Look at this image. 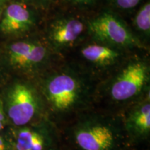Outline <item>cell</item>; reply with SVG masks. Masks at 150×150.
Here are the masks:
<instances>
[{
    "instance_id": "1",
    "label": "cell",
    "mask_w": 150,
    "mask_h": 150,
    "mask_svg": "<svg viewBox=\"0 0 150 150\" xmlns=\"http://www.w3.org/2000/svg\"><path fill=\"white\" fill-rule=\"evenodd\" d=\"M89 33L101 42L120 47H139L140 42L120 19L102 14L88 22Z\"/></svg>"
},
{
    "instance_id": "2",
    "label": "cell",
    "mask_w": 150,
    "mask_h": 150,
    "mask_svg": "<svg viewBox=\"0 0 150 150\" xmlns=\"http://www.w3.org/2000/svg\"><path fill=\"white\" fill-rule=\"evenodd\" d=\"M45 91L52 106L56 110L64 111L70 109L78 102L81 86L74 76L60 73L48 80Z\"/></svg>"
},
{
    "instance_id": "3",
    "label": "cell",
    "mask_w": 150,
    "mask_h": 150,
    "mask_svg": "<svg viewBox=\"0 0 150 150\" xmlns=\"http://www.w3.org/2000/svg\"><path fill=\"white\" fill-rule=\"evenodd\" d=\"M148 79V67L142 61L129 63L112 83L110 95L115 101H126L138 95Z\"/></svg>"
},
{
    "instance_id": "4",
    "label": "cell",
    "mask_w": 150,
    "mask_h": 150,
    "mask_svg": "<svg viewBox=\"0 0 150 150\" xmlns=\"http://www.w3.org/2000/svg\"><path fill=\"white\" fill-rule=\"evenodd\" d=\"M38 102L32 89L24 83H17L11 88L7 99V113L16 126H24L34 117Z\"/></svg>"
},
{
    "instance_id": "5",
    "label": "cell",
    "mask_w": 150,
    "mask_h": 150,
    "mask_svg": "<svg viewBox=\"0 0 150 150\" xmlns=\"http://www.w3.org/2000/svg\"><path fill=\"white\" fill-rule=\"evenodd\" d=\"M74 140L82 150H112L117 142V135L106 124L88 122L76 129Z\"/></svg>"
},
{
    "instance_id": "6",
    "label": "cell",
    "mask_w": 150,
    "mask_h": 150,
    "mask_svg": "<svg viewBox=\"0 0 150 150\" xmlns=\"http://www.w3.org/2000/svg\"><path fill=\"white\" fill-rule=\"evenodd\" d=\"M47 55V48L37 41H16L11 43L7 49L9 63L20 70L35 68L45 61Z\"/></svg>"
},
{
    "instance_id": "7",
    "label": "cell",
    "mask_w": 150,
    "mask_h": 150,
    "mask_svg": "<svg viewBox=\"0 0 150 150\" xmlns=\"http://www.w3.org/2000/svg\"><path fill=\"white\" fill-rule=\"evenodd\" d=\"M35 16L24 4L13 1L5 7L0 20V33L17 35L29 31L34 25Z\"/></svg>"
},
{
    "instance_id": "8",
    "label": "cell",
    "mask_w": 150,
    "mask_h": 150,
    "mask_svg": "<svg viewBox=\"0 0 150 150\" xmlns=\"http://www.w3.org/2000/svg\"><path fill=\"white\" fill-rule=\"evenodd\" d=\"M84 25L79 19L67 18L54 22L49 31V39L57 47H69L83 32Z\"/></svg>"
},
{
    "instance_id": "9",
    "label": "cell",
    "mask_w": 150,
    "mask_h": 150,
    "mask_svg": "<svg viewBox=\"0 0 150 150\" xmlns=\"http://www.w3.org/2000/svg\"><path fill=\"white\" fill-rule=\"evenodd\" d=\"M81 54L88 61L99 65L112 64L120 56V54L112 47L98 44L84 47L81 50Z\"/></svg>"
},
{
    "instance_id": "10",
    "label": "cell",
    "mask_w": 150,
    "mask_h": 150,
    "mask_svg": "<svg viewBox=\"0 0 150 150\" xmlns=\"http://www.w3.org/2000/svg\"><path fill=\"white\" fill-rule=\"evenodd\" d=\"M44 138L37 131L29 129H20L16 141V150H43Z\"/></svg>"
},
{
    "instance_id": "11",
    "label": "cell",
    "mask_w": 150,
    "mask_h": 150,
    "mask_svg": "<svg viewBox=\"0 0 150 150\" xmlns=\"http://www.w3.org/2000/svg\"><path fill=\"white\" fill-rule=\"evenodd\" d=\"M129 127L136 134L145 135L150 130V104L145 102L133 112L128 122Z\"/></svg>"
},
{
    "instance_id": "12",
    "label": "cell",
    "mask_w": 150,
    "mask_h": 150,
    "mask_svg": "<svg viewBox=\"0 0 150 150\" xmlns=\"http://www.w3.org/2000/svg\"><path fill=\"white\" fill-rule=\"evenodd\" d=\"M134 24L138 31L149 35L150 32V4L146 2L137 13L134 19Z\"/></svg>"
},
{
    "instance_id": "13",
    "label": "cell",
    "mask_w": 150,
    "mask_h": 150,
    "mask_svg": "<svg viewBox=\"0 0 150 150\" xmlns=\"http://www.w3.org/2000/svg\"><path fill=\"white\" fill-rule=\"evenodd\" d=\"M114 4L122 10H130L139 4L141 0H112Z\"/></svg>"
},
{
    "instance_id": "14",
    "label": "cell",
    "mask_w": 150,
    "mask_h": 150,
    "mask_svg": "<svg viewBox=\"0 0 150 150\" xmlns=\"http://www.w3.org/2000/svg\"><path fill=\"white\" fill-rule=\"evenodd\" d=\"M5 125V113L4 110L3 104L1 101H0V131L4 129Z\"/></svg>"
},
{
    "instance_id": "15",
    "label": "cell",
    "mask_w": 150,
    "mask_h": 150,
    "mask_svg": "<svg viewBox=\"0 0 150 150\" xmlns=\"http://www.w3.org/2000/svg\"><path fill=\"white\" fill-rule=\"evenodd\" d=\"M72 3L78 5H88L93 3L95 0H70Z\"/></svg>"
},
{
    "instance_id": "16",
    "label": "cell",
    "mask_w": 150,
    "mask_h": 150,
    "mask_svg": "<svg viewBox=\"0 0 150 150\" xmlns=\"http://www.w3.org/2000/svg\"><path fill=\"white\" fill-rule=\"evenodd\" d=\"M7 1L8 0H0V20H1V17H2L5 7L7 5Z\"/></svg>"
},
{
    "instance_id": "17",
    "label": "cell",
    "mask_w": 150,
    "mask_h": 150,
    "mask_svg": "<svg viewBox=\"0 0 150 150\" xmlns=\"http://www.w3.org/2000/svg\"><path fill=\"white\" fill-rule=\"evenodd\" d=\"M29 1H31V2L36 4L39 5H47L49 4L52 0H29Z\"/></svg>"
},
{
    "instance_id": "18",
    "label": "cell",
    "mask_w": 150,
    "mask_h": 150,
    "mask_svg": "<svg viewBox=\"0 0 150 150\" xmlns=\"http://www.w3.org/2000/svg\"><path fill=\"white\" fill-rule=\"evenodd\" d=\"M0 150H6L5 142L1 136H0Z\"/></svg>"
}]
</instances>
